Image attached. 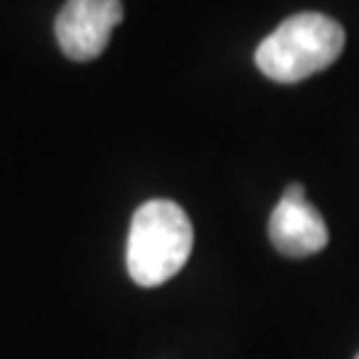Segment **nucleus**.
<instances>
[{
  "instance_id": "obj_1",
  "label": "nucleus",
  "mask_w": 359,
  "mask_h": 359,
  "mask_svg": "<svg viewBox=\"0 0 359 359\" xmlns=\"http://www.w3.org/2000/svg\"><path fill=\"white\" fill-rule=\"evenodd\" d=\"M194 229L184 208L170 200H149L130 218L128 264L130 280L142 287H157L173 280L189 261Z\"/></svg>"
},
{
  "instance_id": "obj_3",
  "label": "nucleus",
  "mask_w": 359,
  "mask_h": 359,
  "mask_svg": "<svg viewBox=\"0 0 359 359\" xmlns=\"http://www.w3.org/2000/svg\"><path fill=\"white\" fill-rule=\"evenodd\" d=\"M123 22L120 0H67L56 16V40L65 56L90 62L109 46L112 29Z\"/></svg>"
},
{
  "instance_id": "obj_4",
  "label": "nucleus",
  "mask_w": 359,
  "mask_h": 359,
  "mask_svg": "<svg viewBox=\"0 0 359 359\" xmlns=\"http://www.w3.org/2000/svg\"><path fill=\"white\" fill-rule=\"evenodd\" d=\"M269 240L283 256L290 258L314 256L330 240L325 218L306 200L301 184H290L274 208L269 218Z\"/></svg>"
},
{
  "instance_id": "obj_2",
  "label": "nucleus",
  "mask_w": 359,
  "mask_h": 359,
  "mask_svg": "<svg viewBox=\"0 0 359 359\" xmlns=\"http://www.w3.org/2000/svg\"><path fill=\"white\" fill-rule=\"evenodd\" d=\"M346 32L317 11L293 13L256 48V67L274 83H301L330 67L344 51Z\"/></svg>"
},
{
  "instance_id": "obj_5",
  "label": "nucleus",
  "mask_w": 359,
  "mask_h": 359,
  "mask_svg": "<svg viewBox=\"0 0 359 359\" xmlns=\"http://www.w3.org/2000/svg\"><path fill=\"white\" fill-rule=\"evenodd\" d=\"M357 359H359V354H357Z\"/></svg>"
}]
</instances>
